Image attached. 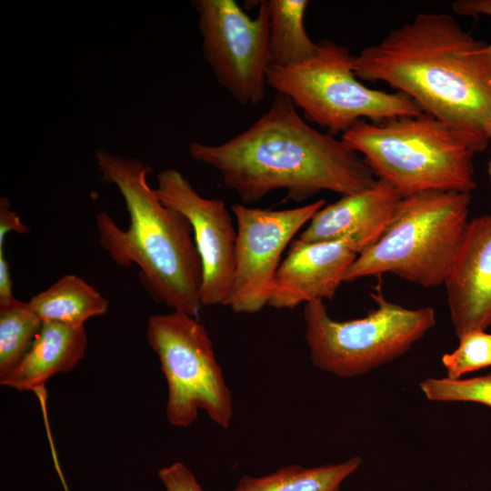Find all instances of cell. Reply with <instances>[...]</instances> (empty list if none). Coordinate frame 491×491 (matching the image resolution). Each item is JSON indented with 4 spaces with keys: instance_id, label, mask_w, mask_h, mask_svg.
<instances>
[{
    "instance_id": "obj_3",
    "label": "cell",
    "mask_w": 491,
    "mask_h": 491,
    "mask_svg": "<svg viewBox=\"0 0 491 491\" xmlns=\"http://www.w3.org/2000/svg\"><path fill=\"white\" fill-rule=\"evenodd\" d=\"M100 180L124 197L129 225L120 228L104 210L95 216L99 243L119 266L135 265L154 298L199 319L202 265L193 230L180 212L165 205L147 183L152 168L134 157L95 152Z\"/></svg>"
},
{
    "instance_id": "obj_19",
    "label": "cell",
    "mask_w": 491,
    "mask_h": 491,
    "mask_svg": "<svg viewBox=\"0 0 491 491\" xmlns=\"http://www.w3.org/2000/svg\"><path fill=\"white\" fill-rule=\"evenodd\" d=\"M42 324L28 302L15 298L0 305V376L25 356Z\"/></svg>"
},
{
    "instance_id": "obj_5",
    "label": "cell",
    "mask_w": 491,
    "mask_h": 491,
    "mask_svg": "<svg viewBox=\"0 0 491 491\" xmlns=\"http://www.w3.org/2000/svg\"><path fill=\"white\" fill-rule=\"evenodd\" d=\"M471 193L429 190L402 199L382 237L357 256L345 282L392 274L425 288L445 284L468 224Z\"/></svg>"
},
{
    "instance_id": "obj_24",
    "label": "cell",
    "mask_w": 491,
    "mask_h": 491,
    "mask_svg": "<svg viewBox=\"0 0 491 491\" xmlns=\"http://www.w3.org/2000/svg\"><path fill=\"white\" fill-rule=\"evenodd\" d=\"M455 13L464 16L486 15L491 17V0H458L452 4ZM491 58V43L486 45Z\"/></svg>"
},
{
    "instance_id": "obj_8",
    "label": "cell",
    "mask_w": 491,
    "mask_h": 491,
    "mask_svg": "<svg viewBox=\"0 0 491 491\" xmlns=\"http://www.w3.org/2000/svg\"><path fill=\"white\" fill-rule=\"evenodd\" d=\"M146 338L166 380L169 424L187 427L202 410L215 424L227 428L234 414L231 391L199 319L177 311L152 316Z\"/></svg>"
},
{
    "instance_id": "obj_4",
    "label": "cell",
    "mask_w": 491,
    "mask_h": 491,
    "mask_svg": "<svg viewBox=\"0 0 491 491\" xmlns=\"http://www.w3.org/2000/svg\"><path fill=\"white\" fill-rule=\"evenodd\" d=\"M341 139L364 158L376 179L403 197L429 190L472 193L474 156L490 142L486 135L426 113L377 123L360 120Z\"/></svg>"
},
{
    "instance_id": "obj_15",
    "label": "cell",
    "mask_w": 491,
    "mask_h": 491,
    "mask_svg": "<svg viewBox=\"0 0 491 491\" xmlns=\"http://www.w3.org/2000/svg\"><path fill=\"white\" fill-rule=\"evenodd\" d=\"M87 347L85 326L43 322L31 346L0 384L19 392L37 391L53 376L72 371Z\"/></svg>"
},
{
    "instance_id": "obj_9",
    "label": "cell",
    "mask_w": 491,
    "mask_h": 491,
    "mask_svg": "<svg viewBox=\"0 0 491 491\" xmlns=\"http://www.w3.org/2000/svg\"><path fill=\"white\" fill-rule=\"evenodd\" d=\"M204 58L218 84L242 106L261 103L266 93L269 0L259 1L255 18L235 0H194Z\"/></svg>"
},
{
    "instance_id": "obj_25",
    "label": "cell",
    "mask_w": 491,
    "mask_h": 491,
    "mask_svg": "<svg viewBox=\"0 0 491 491\" xmlns=\"http://www.w3.org/2000/svg\"><path fill=\"white\" fill-rule=\"evenodd\" d=\"M15 298L10 266L5 257V246H2L0 247V305Z\"/></svg>"
},
{
    "instance_id": "obj_12",
    "label": "cell",
    "mask_w": 491,
    "mask_h": 491,
    "mask_svg": "<svg viewBox=\"0 0 491 491\" xmlns=\"http://www.w3.org/2000/svg\"><path fill=\"white\" fill-rule=\"evenodd\" d=\"M345 239L291 242L273 284L267 306L293 309L316 300H331L357 257Z\"/></svg>"
},
{
    "instance_id": "obj_20",
    "label": "cell",
    "mask_w": 491,
    "mask_h": 491,
    "mask_svg": "<svg viewBox=\"0 0 491 491\" xmlns=\"http://www.w3.org/2000/svg\"><path fill=\"white\" fill-rule=\"evenodd\" d=\"M427 399L441 402H474L491 408V374L467 379L428 377L420 383Z\"/></svg>"
},
{
    "instance_id": "obj_6",
    "label": "cell",
    "mask_w": 491,
    "mask_h": 491,
    "mask_svg": "<svg viewBox=\"0 0 491 491\" xmlns=\"http://www.w3.org/2000/svg\"><path fill=\"white\" fill-rule=\"evenodd\" d=\"M353 62L347 47L322 39L309 58L286 66L270 65L267 85L287 95L307 122L333 135L344 134L360 120L377 123L425 113L400 92L365 85L356 77Z\"/></svg>"
},
{
    "instance_id": "obj_14",
    "label": "cell",
    "mask_w": 491,
    "mask_h": 491,
    "mask_svg": "<svg viewBox=\"0 0 491 491\" xmlns=\"http://www.w3.org/2000/svg\"><path fill=\"white\" fill-rule=\"evenodd\" d=\"M404 197L387 182L376 179L369 188L319 209L299 235L305 242L346 240L359 255L385 234Z\"/></svg>"
},
{
    "instance_id": "obj_21",
    "label": "cell",
    "mask_w": 491,
    "mask_h": 491,
    "mask_svg": "<svg viewBox=\"0 0 491 491\" xmlns=\"http://www.w3.org/2000/svg\"><path fill=\"white\" fill-rule=\"evenodd\" d=\"M447 378L460 379L465 374L491 366V334L473 331L459 338V346L442 356Z\"/></svg>"
},
{
    "instance_id": "obj_13",
    "label": "cell",
    "mask_w": 491,
    "mask_h": 491,
    "mask_svg": "<svg viewBox=\"0 0 491 491\" xmlns=\"http://www.w3.org/2000/svg\"><path fill=\"white\" fill-rule=\"evenodd\" d=\"M444 285L458 339L491 326V214L468 221Z\"/></svg>"
},
{
    "instance_id": "obj_22",
    "label": "cell",
    "mask_w": 491,
    "mask_h": 491,
    "mask_svg": "<svg viewBox=\"0 0 491 491\" xmlns=\"http://www.w3.org/2000/svg\"><path fill=\"white\" fill-rule=\"evenodd\" d=\"M157 476L166 491H204L193 472L182 462L162 467Z\"/></svg>"
},
{
    "instance_id": "obj_26",
    "label": "cell",
    "mask_w": 491,
    "mask_h": 491,
    "mask_svg": "<svg viewBox=\"0 0 491 491\" xmlns=\"http://www.w3.org/2000/svg\"><path fill=\"white\" fill-rule=\"evenodd\" d=\"M488 137H489V141L491 142V124H490V125L488 127ZM488 172H489V176H490V179H491V160L489 162Z\"/></svg>"
},
{
    "instance_id": "obj_10",
    "label": "cell",
    "mask_w": 491,
    "mask_h": 491,
    "mask_svg": "<svg viewBox=\"0 0 491 491\" xmlns=\"http://www.w3.org/2000/svg\"><path fill=\"white\" fill-rule=\"evenodd\" d=\"M326 205L318 199L287 209L234 204L236 222L235 268L225 306L238 314H255L267 306L281 256L296 234Z\"/></svg>"
},
{
    "instance_id": "obj_23",
    "label": "cell",
    "mask_w": 491,
    "mask_h": 491,
    "mask_svg": "<svg viewBox=\"0 0 491 491\" xmlns=\"http://www.w3.org/2000/svg\"><path fill=\"white\" fill-rule=\"evenodd\" d=\"M26 234L30 228L24 225L15 211L11 209V202L6 196L0 198V247L5 246V240L9 232Z\"/></svg>"
},
{
    "instance_id": "obj_17",
    "label": "cell",
    "mask_w": 491,
    "mask_h": 491,
    "mask_svg": "<svg viewBox=\"0 0 491 491\" xmlns=\"http://www.w3.org/2000/svg\"><path fill=\"white\" fill-rule=\"evenodd\" d=\"M359 456L337 464L305 467L289 465L262 476H243L231 491H340L360 465Z\"/></svg>"
},
{
    "instance_id": "obj_7",
    "label": "cell",
    "mask_w": 491,
    "mask_h": 491,
    "mask_svg": "<svg viewBox=\"0 0 491 491\" xmlns=\"http://www.w3.org/2000/svg\"><path fill=\"white\" fill-rule=\"evenodd\" d=\"M376 307L365 317L333 319L323 300L305 305V338L313 365L339 377H354L405 354L436 325L434 308H406L372 295Z\"/></svg>"
},
{
    "instance_id": "obj_1",
    "label": "cell",
    "mask_w": 491,
    "mask_h": 491,
    "mask_svg": "<svg viewBox=\"0 0 491 491\" xmlns=\"http://www.w3.org/2000/svg\"><path fill=\"white\" fill-rule=\"evenodd\" d=\"M191 157L214 168L243 205L273 191L306 200L321 191L347 195L371 187L376 177L341 138L312 127L286 95L250 126L218 145L192 142Z\"/></svg>"
},
{
    "instance_id": "obj_11",
    "label": "cell",
    "mask_w": 491,
    "mask_h": 491,
    "mask_svg": "<svg viewBox=\"0 0 491 491\" xmlns=\"http://www.w3.org/2000/svg\"><path fill=\"white\" fill-rule=\"evenodd\" d=\"M156 194L166 206L189 221L202 265L200 299L203 306H225L235 268L236 228L221 199L199 195L176 169L157 175Z\"/></svg>"
},
{
    "instance_id": "obj_2",
    "label": "cell",
    "mask_w": 491,
    "mask_h": 491,
    "mask_svg": "<svg viewBox=\"0 0 491 491\" xmlns=\"http://www.w3.org/2000/svg\"><path fill=\"white\" fill-rule=\"evenodd\" d=\"M446 13L422 12L354 55L356 77L385 82L425 113L488 136L491 58Z\"/></svg>"
},
{
    "instance_id": "obj_18",
    "label": "cell",
    "mask_w": 491,
    "mask_h": 491,
    "mask_svg": "<svg viewBox=\"0 0 491 491\" xmlns=\"http://www.w3.org/2000/svg\"><path fill=\"white\" fill-rule=\"evenodd\" d=\"M308 1L269 0L271 65L300 63L314 55L316 43L308 36L304 18Z\"/></svg>"
},
{
    "instance_id": "obj_16",
    "label": "cell",
    "mask_w": 491,
    "mask_h": 491,
    "mask_svg": "<svg viewBox=\"0 0 491 491\" xmlns=\"http://www.w3.org/2000/svg\"><path fill=\"white\" fill-rule=\"evenodd\" d=\"M42 322L85 326L92 317L108 311L109 302L93 286L76 275L60 277L28 301Z\"/></svg>"
}]
</instances>
